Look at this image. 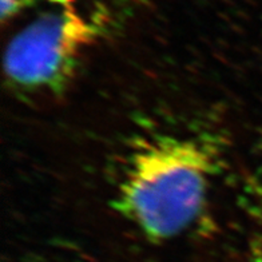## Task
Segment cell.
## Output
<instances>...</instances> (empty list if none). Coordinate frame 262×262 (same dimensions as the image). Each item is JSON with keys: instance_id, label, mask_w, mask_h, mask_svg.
Returning a JSON list of instances; mask_svg holds the SVG:
<instances>
[{"instance_id": "cell-2", "label": "cell", "mask_w": 262, "mask_h": 262, "mask_svg": "<svg viewBox=\"0 0 262 262\" xmlns=\"http://www.w3.org/2000/svg\"><path fill=\"white\" fill-rule=\"evenodd\" d=\"M98 20L75 8L49 12L15 35L4 54V73L25 91L62 90L83 51L100 34Z\"/></svg>"}, {"instance_id": "cell-3", "label": "cell", "mask_w": 262, "mask_h": 262, "mask_svg": "<svg viewBox=\"0 0 262 262\" xmlns=\"http://www.w3.org/2000/svg\"><path fill=\"white\" fill-rule=\"evenodd\" d=\"M31 3L32 0H2V17L7 19L15 16Z\"/></svg>"}, {"instance_id": "cell-4", "label": "cell", "mask_w": 262, "mask_h": 262, "mask_svg": "<svg viewBox=\"0 0 262 262\" xmlns=\"http://www.w3.org/2000/svg\"><path fill=\"white\" fill-rule=\"evenodd\" d=\"M50 2L56 4H66V6H69V4L73 3V0H50Z\"/></svg>"}, {"instance_id": "cell-1", "label": "cell", "mask_w": 262, "mask_h": 262, "mask_svg": "<svg viewBox=\"0 0 262 262\" xmlns=\"http://www.w3.org/2000/svg\"><path fill=\"white\" fill-rule=\"evenodd\" d=\"M217 165L214 148L202 139H152L133 152L115 207L148 241H170L205 210Z\"/></svg>"}]
</instances>
